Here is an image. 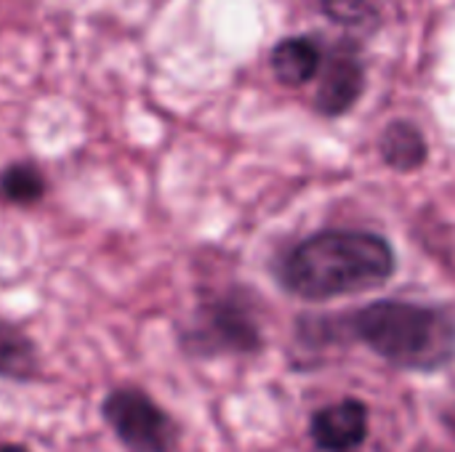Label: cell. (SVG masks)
Instances as JSON below:
<instances>
[{
    "instance_id": "cell-1",
    "label": "cell",
    "mask_w": 455,
    "mask_h": 452,
    "mask_svg": "<svg viewBox=\"0 0 455 452\" xmlns=\"http://www.w3.org/2000/svg\"><path fill=\"white\" fill-rule=\"evenodd\" d=\"M395 272L392 245L371 232L331 229L307 237L280 264L283 285L307 301L355 296L384 285Z\"/></svg>"
},
{
    "instance_id": "cell-2",
    "label": "cell",
    "mask_w": 455,
    "mask_h": 452,
    "mask_svg": "<svg viewBox=\"0 0 455 452\" xmlns=\"http://www.w3.org/2000/svg\"><path fill=\"white\" fill-rule=\"evenodd\" d=\"M355 336L403 370L435 373L455 357V320L435 306L379 301L352 317Z\"/></svg>"
},
{
    "instance_id": "cell-3",
    "label": "cell",
    "mask_w": 455,
    "mask_h": 452,
    "mask_svg": "<svg viewBox=\"0 0 455 452\" xmlns=\"http://www.w3.org/2000/svg\"><path fill=\"white\" fill-rule=\"evenodd\" d=\"M104 418L131 452H171L173 421L139 389H115L104 400Z\"/></svg>"
},
{
    "instance_id": "cell-4",
    "label": "cell",
    "mask_w": 455,
    "mask_h": 452,
    "mask_svg": "<svg viewBox=\"0 0 455 452\" xmlns=\"http://www.w3.org/2000/svg\"><path fill=\"white\" fill-rule=\"evenodd\" d=\"M309 434L323 452H360L368 440V408L360 400H341L315 413Z\"/></svg>"
},
{
    "instance_id": "cell-5",
    "label": "cell",
    "mask_w": 455,
    "mask_h": 452,
    "mask_svg": "<svg viewBox=\"0 0 455 452\" xmlns=\"http://www.w3.org/2000/svg\"><path fill=\"white\" fill-rule=\"evenodd\" d=\"M365 85V72L363 64L347 51V53H336L328 61V69L323 72L315 104L323 115L336 117L344 115L363 93Z\"/></svg>"
},
{
    "instance_id": "cell-6",
    "label": "cell",
    "mask_w": 455,
    "mask_h": 452,
    "mask_svg": "<svg viewBox=\"0 0 455 452\" xmlns=\"http://www.w3.org/2000/svg\"><path fill=\"white\" fill-rule=\"evenodd\" d=\"M200 338L208 341L211 346H221V349H251L259 344V333L256 325L248 320V314L229 304H213L211 309H205L203 325H200Z\"/></svg>"
},
{
    "instance_id": "cell-7",
    "label": "cell",
    "mask_w": 455,
    "mask_h": 452,
    "mask_svg": "<svg viewBox=\"0 0 455 452\" xmlns=\"http://www.w3.org/2000/svg\"><path fill=\"white\" fill-rule=\"evenodd\" d=\"M269 64L277 83L288 88H299L320 72L323 53L312 37H285L275 45Z\"/></svg>"
},
{
    "instance_id": "cell-8",
    "label": "cell",
    "mask_w": 455,
    "mask_h": 452,
    "mask_svg": "<svg viewBox=\"0 0 455 452\" xmlns=\"http://www.w3.org/2000/svg\"><path fill=\"white\" fill-rule=\"evenodd\" d=\"M379 149H381L384 163L392 165L395 170H403V173L421 168L427 160V141H424L421 131L405 120H397V123L384 128Z\"/></svg>"
},
{
    "instance_id": "cell-9",
    "label": "cell",
    "mask_w": 455,
    "mask_h": 452,
    "mask_svg": "<svg viewBox=\"0 0 455 452\" xmlns=\"http://www.w3.org/2000/svg\"><path fill=\"white\" fill-rule=\"evenodd\" d=\"M37 373V352L35 344L11 322L0 320V378L27 381Z\"/></svg>"
},
{
    "instance_id": "cell-10",
    "label": "cell",
    "mask_w": 455,
    "mask_h": 452,
    "mask_svg": "<svg viewBox=\"0 0 455 452\" xmlns=\"http://www.w3.org/2000/svg\"><path fill=\"white\" fill-rule=\"evenodd\" d=\"M45 178L32 163H13L0 173V197L13 205H32L43 197Z\"/></svg>"
},
{
    "instance_id": "cell-11",
    "label": "cell",
    "mask_w": 455,
    "mask_h": 452,
    "mask_svg": "<svg viewBox=\"0 0 455 452\" xmlns=\"http://www.w3.org/2000/svg\"><path fill=\"white\" fill-rule=\"evenodd\" d=\"M320 3L323 11L339 24L363 27L376 21L379 16V0H320Z\"/></svg>"
},
{
    "instance_id": "cell-12",
    "label": "cell",
    "mask_w": 455,
    "mask_h": 452,
    "mask_svg": "<svg viewBox=\"0 0 455 452\" xmlns=\"http://www.w3.org/2000/svg\"><path fill=\"white\" fill-rule=\"evenodd\" d=\"M0 452H27L24 448H19V445H0Z\"/></svg>"
}]
</instances>
